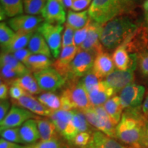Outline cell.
<instances>
[{
	"mask_svg": "<svg viewBox=\"0 0 148 148\" xmlns=\"http://www.w3.org/2000/svg\"><path fill=\"white\" fill-rule=\"evenodd\" d=\"M114 65L117 69L127 70L132 63L130 55L128 54L126 43L124 41L114 50L112 55Z\"/></svg>",
	"mask_w": 148,
	"mask_h": 148,
	"instance_id": "cell-23",
	"label": "cell"
},
{
	"mask_svg": "<svg viewBox=\"0 0 148 148\" xmlns=\"http://www.w3.org/2000/svg\"><path fill=\"white\" fill-rule=\"evenodd\" d=\"M92 2V0H72V5L71 9L75 12L84 10Z\"/></svg>",
	"mask_w": 148,
	"mask_h": 148,
	"instance_id": "cell-46",
	"label": "cell"
},
{
	"mask_svg": "<svg viewBox=\"0 0 148 148\" xmlns=\"http://www.w3.org/2000/svg\"><path fill=\"white\" fill-rule=\"evenodd\" d=\"M34 32H17L15 33L12 40L10 42L8 47L3 51L1 52L12 53L24 49L30 40Z\"/></svg>",
	"mask_w": 148,
	"mask_h": 148,
	"instance_id": "cell-24",
	"label": "cell"
},
{
	"mask_svg": "<svg viewBox=\"0 0 148 148\" xmlns=\"http://www.w3.org/2000/svg\"><path fill=\"white\" fill-rule=\"evenodd\" d=\"M138 28V25L129 16H116L103 25L101 43L108 50L116 49Z\"/></svg>",
	"mask_w": 148,
	"mask_h": 148,
	"instance_id": "cell-2",
	"label": "cell"
},
{
	"mask_svg": "<svg viewBox=\"0 0 148 148\" xmlns=\"http://www.w3.org/2000/svg\"><path fill=\"white\" fill-rule=\"evenodd\" d=\"M62 148H66V147H62Z\"/></svg>",
	"mask_w": 148,
	"mask_h": 148,
	"instance_id": "cell-56",
	"label": "cell"
},
{
	"mask_svg": "<svg viewBox=\"0 0 148 148\" xmlns=\"http://www.w3.org/2000/svg\"><path fill=\"white\" fill-rule=\"evenodd\" d=\"M33 146L34 148H60V142L56 138L48 140H41Z\"/></svg>",
	"mask_w": 148,
	"mask_h": 148,
	"instance_id": "cell-44",
	"label": "cell"
},
{
	"mask_svg": "<svg viewBox=\"0 0 148 148\" xmlns=\"http://www.w3.org/2000/svg\"><path fill=\"white\" fill-rule=\"evenodd\" d=\"M103 25L92 21L84 42L79 48L82 50L91 51L97 55L103 51V46L100 41V34Z\"/></svg>",
	"mask_w": 148,
	"mask_h": 148,
	"instance_id": "cell-14",
	"label": "cell"
},
{
	"mask_svg": "<svg viewBox=\"0 0 148 148\" xmlns=\"http://www.w3.org/2000/svg\"><path fill=\"white\" fill-rule=\"evenodd\" d=\"M66 82H68V85L62 92V94L69 99L75 110L79 109V110L82 111L92 106L88 92L84 87L82 79H70Z\"/></svg>",
	"mask_w": 148,
	"mask_h": 148,
	"instance_id": "cell-5",
	"label": "cell"
},
{
	"mask_svg": "<svg viewBox=\"0 0 148 148\" xmlns=\"http://www.w3.org/2000/svg\"><path fill=\"white\" fill-rule=\"evenodd\" d=\"M103 106L113 123L116 125H117L121 121L123 110L119 96L114 95L110 98Z\"/></svg>",
	"mask_w": 148,
	"mask_h": 148,
	"instance_id": "cell-22",
	"label": "cell"
},
{
	"mask_svg": "<svg viewBox=\"0 0 148 148\" xmlns=\"http://www.w3.org/2000/svg\"><path fill=\"white\" fill-rule=\"evenodd\" d=\"M142 6H143V10L145 11V12H148V0H144L143 2V4H142Z\"/></svg>",
	"mask_w": 148,
	"mask_h": 148,
	"instance_id": "cell-53",
	"label": "cell"
},
{
	"mask_svg": "<svg viewBox=\"0 0 148 148\" xmlns=\"http://www.w3.org/2000/svg\"><path fill=\"white\" fill-rule=\"evenodd\" d=\"M43 21L44 18L42 16L20 14L11 18L7 23L8 26L16 32H34Z\"/></svg>",
	"mask_w": 148,
	"mask_h": 148,
	"instance_id": "cell-12",
	"label": "cell"
},
{
	"mask_svg": "<svg viewBox=\"0 0 148 148\" xmlns=\"http://www.w3.org/2000/svg\"><path fill=\"white\" fill-rule=\"evenodd\" d=\"M78 51L79 47L75 45L62 48L58 59L53 62L52 64L53 67L63 76L66 81L69 74L70 64L75 58Z\"/></svg>",
	"mask_w": 148,
	"mask_h": 148,
	"instance_id": "cell-15",
	"label": "cell"
},
{
	"mask_svg": "<svg viewBox=\"0 0 148 148\" xmlns=\"http://www.w3.org/2000/svg\"><path fill=\"white\" fill-rule=\"evenodd\" d=\"M82 111V110H81ZM88 123L110 137L116 136V126L103 106H90L82 110Z\"/></svg>",
	"mask_w": 148,
	"mask_h": 148,
	"instance_id": "cell-4",
	"label": "cell"
},
{
	"mask_svg": "<svg viewBox=\"0 0 148 148\" xmlns=\"http://www.w3.org/2000/svg\"><path fill=\"white\" fill-rule=\"evenodd\" d=\"M138 66L142 75L148 77V50L140 52L138 56Z\"/></svg>",
	"mask_w": 148,
	"mask_h": 148,
	"instance_id": "cell-41",
	"label": "cell"
},
{
	"mask_svg": "<svg viewBox=\"0 0 148 148\" xmlns=\"http://www.w3.org/2000/svg\"><path fill=\"white\" fill-rule=\"evenodd\" d=\"M33 53L28 49H25V48L20 49V50H18L13 53V55L15 56V58L18 59L20 62H22L23 64H25V65L27 63L29 57Z\"/></svg>",
	"mask_w": 148,
	"mask_h": 148,
	"instance_id": "cell-45",
	"label": "cell"
},
{
	"mask_svg": "<svg viewBox=\"0 0 148 148\" xmlns=\"http://www.w3.org/2000/svg\"><path fill=\"white\" fill-rule=\"evenodd\" d=\"M15 33L4 22L0 23V45L3 51L6 49Z\"/></svg>",
	"mask_w": 148,
	"mask_h": 148,
	"instance_id": "cell-34",
	"label": "cell"
},
{
	"mask_svg": "<svg viewBox=\"0 0 148 148\" xmlns=\"http://www.w3.org/2000/svg\"><path fill=\"white\" fill-rule=\"evenodd\" d=\"M0 132H1V138L7 140V141L18 144L23 143L19 133V127L5 129L1 130Z\"/></svg>",
	"mask_w": 148,
	"mask_h": 148,
	"instance_id": "cell-36",
	"label": "cell"
},
{
	"mask_svg": "<svg viewBox=\"0 0 148 148\" xmlns=\"http://www.w3.org/2000/svg\"><path fill=\"white\" fill-rule=\"evenodd\" d=\"M27 94L28 93H27L20 86L15 84H11L10 89H9V95L13 100H18Z\"/></svg>",
	"mask_w": 148,
	"mask_h": 148,
	"instance_id": "cell-43",
	"label": "cell"
},
{
	"mask_svg": "<svg viewBox=\"0 0 148 148\" xmlns=\"http://www.w3.org/2000/svg\"><path fill=\"white\" fill-rule=\"evenodd\" d=\"M14 102L17 106L27 109L34 114H38L39 116H50L53 112L52 110L42 104L38 99H36L29 94L23 96L18 100H14Z\"/></svg>",
	"mask_w": 148,
	"mask_h": 148,
	"instance_id": "cell-17",
	"label": "cell"
},
{
	"mask_svg": "<svg viewBox=\"0 0 148 148\" xmlns=\"http://www.w3.org/2000/svg\"><path fill=\"white\" fill-rule=\"evenodd\" d=\"M90 138H91V136H90V135L88 132H79L74 138L73 141L75 145L84 147L89 143Z\"/></svg>",
	"mask_w": 148,
	"mask_h": 148,
	"instance_id": "cell-42",
	"label": "cell"
},
{
	"mask_svg": "<svg viewBox=\"0 0 148 148\" xmlns=\"http://www.w3.org/2000/svg\"><path fill=\"white\" fill-rule=\"evenodd\" d=\"M47 0H23L24 12L29 15H38L42 12Z\"/></svg>",
	"mask_w": 148,
	"mask_h": 148,
	"instance_id": "cell-32",
	"label": "cell"
},
{
	"mask_svg": "<svg viewBox=\"0 0 148 148\" xmlns=\"http://www.w3.org/2000/svg\"><path fill=\"white\" fill-rule=\"evenodd\" d=\"M0 65H1V81L6 83L7 84H8V83L11 84L18 77L23 76L22 74L9 64H0Z\"/></svg>",
	"mask_w": 148,
	"mask_h": 148,
	"instance_id": "cell-33",
	"label": "cell"
},
{
	"mask_svg": "<svg viewBox=\"0 0 148 148\" xmlns=\"http://www.w3.org/2000/svg\"><path fill=\"white\" fill-rule=\"evenodd\" d=\"M65 8H71L72 5V0H60Z\"/></svg>",
	"mask_w": 148,
	"mask_h": 148,
	"instance_id": "cell-51",
	"label": "cell"
},
{
	"mask_svg": "<svg viewBox=\"0 0 148 148\" xmlns=\"http://www.w3.org/2000/svg\"><path fill=\"white\" fill-rule=\"evenodd\" d=\"M115 70L112 57L108 53L103 51L96 55L92 71L100 79L106 77Z\"/></svg>",
	"mask_w": 148,
	"mask_h": 148,
	"instance_id": "cell-16",
	"label": "cell"
},
{
	"mask_svg": "<svg viewBox=\"0 0 148 148\" xmlns=\"http://www.w3.org/2000/svg\"><path fill=\"white\" fill-rule=\"evenodd\" d=\"M90 22H91V19H90L88 23L84 27H83L82 28L75 30V35H74V42H75V45L76 47H80V45H82L85 39H86L88 32V29H89Z\"/></svg>",
	"mask_w": 148,
	"mask_h": 148,
	"instance_id": "cell-39",
	"label": "cell"
},
{
	"mask_svg": "<svg viewBox=\"0 0 148 148\" xmlns=\"http://www.w3.org/2000/svg\"><path fill=\"white\" fill-rule=\"evenodd\" d=\"M145 88L142 85L132 82L121 90L120 100L125 110L140 108L143 103Z\"/></svg>",
	"mask_w": 148,
	"mask_h": 148,
	"instance_id": "cell-10",
	"label": "cell"
},
{
	"mask_svg": "<svg viewBox=\"0 0 148 148\" xmlns=\"http://www.w3.org/2000/svg\"><path fill=\"white\" fill-rule=\"evenodd\" d=\"M144 20H145V23L146 27L148 28V12H145V16H144Z\"/></svg>",
	"mask_w": 148,
	"mask_h": 148,
	"instance_id": "cell-54",
	"label": "cell"
},
{
	"mask_svg": "<svg viewBox=\"0 0 148 148\" xmlns=\"http://www.w3.org/2000/svg\"><path fill=\"white\" fill-rule=\"evenodd\" d=\"M27 47L33 54L43 55L50 58H52V54L47 42L43 36L37 31L34 33L31 38Z\"/></svg>",
	"mask_w": 148,
	"mask_h": 148,
	"instance_id": "cell-21",
	"label": "cell"
},
{
	"mask_svg": "<svg viewBox=\"0 0 148 148\" xmlns=\"http://www.w3.org/2000/svg\"><path fill=\"white\" fill-rule=\"evenodd\" d=\"M75 32V29L65 24V27H64L62 38V48L75 45V42H74Z\"/></svg>",
	"mask_w": 148,
	"mask_h": 148,
	"instance_id": "cell-38",
	"label": "cell"
},
{
	"mask_svg": "<svg viewBox=\"0 0 148 148\" xmlns=\"http://www.w3.org/2000/svg\"><path fill=\"white\" fill-rule=\"evenodd\" d=\"M10 101L6 100H1L0 102V121L5 117L10 110Z\"/></svg>",
	"mask_w": 148,
	"mask_h": 148,
	"instance_id": "cell-47",
	"label": "cell"
},
{
	"mask_svg": "<svg viewBox=\"0 0 148 148\" xmlns=\"http://www.w3.org/2000/svg\"><path fill=\"white\" fill-rule=\"evenodd\" d=\"M62 30L63 26L62 25H56L47 22L42 23L36 29L45 38L54 58H58L60 54Z\"/></svg>",
	"mask_w": 148,
	"mask_h": 148,
	"instance_id": "cell-7",
	"label": "cell"
},
{
	"mask_svg": "<svg viewBox=\"0 0 148 148\" xmlns=\"http://www.w3.org/2000/svg\"><path fill=\"white\" fill-rule=\"evenodd\" d=\"M145 147H148V121L146 123L145 132Z\"/></svg>",
	"mask_w": 148,
	"mask_h": 148,
	"instance_id": "cell-52",
	"label": "cell"
},
{
	"mask_svg": "<svg viewBox=\"0 0 148 148\" xmlns=\"http://www.w3.org/2000/svg\"><path fill=\"white\" fill-rule=\"evenodd\" d=\"M0 64H9L12 66L14 69H16L18 72L22 75H26L30 73L29 69L23 64L22 62H20L18 59L15 58L13 54L10 53L1 52V56H0Z\"/></svg>",
	"mask_w": 148,
	"mask_h": 148,
	"instance_id": "cell-30",
	"label": "cell"
},
{
	"mask_svg": "<svg viewBox=\"0 0 148 148\" xmlns=\"http://www.w3.org/2000/svg\"><path fill=\"white\" fill-rule=\"evenodd\" d=\"M88 10L90 19L101 25L121 14L116 0H92Z\"/></svg>",
	"mask_w": 148,
	"mask_h": 148,
	"instance_id": "cell-3",
	"label": "cell"
},
{
	"mask_svg": "<svg viewBox=\"0 0 148 148\" xmlns=\"http://www.w3.org/2000/svg\"><path fill=\"white\" fill-rule=\"evenodd\" d=\"M38 100L49 110L55 111L60 109L61 101L59 97L53 92H43L37 97Z\"/></svg>",
	"mask_w": 148,
	"mask_h": 148,
	"instance_id": "cell-31",
	"label": "cell"
},
{
	"mask_svg": "<svg viewBox=\"0 0 148 148\" xmlns=\"http://www.w3.org/2000/svg\"><path fill=\"white\" fill-rule=\"evenodd\" d=\"M141 110L144 115L145 116H148V95L146 96L145 100H144L143 104H142Z\"/></svg>",
	"mask_w": 148,
	"mask_h": 148,
	"instance_id": "cell-50",
	"label": "cell"
},
{
	"mask_svg": "<svg viewBox=\"0 0 148 148\" xmlns=\"http://www.w3.org/2000/svg\"><path fill=\"white\" fill-rule=\"evenodd\" d=\"M37 119L36 116L32 112L22 107L12 106L8 114L2 121H0V131L8 128L19 127L27 120Z\"/></svg>",
	"mask_w": 148,
	"mask_h": 148,
	"instance_id": "cell-11",
	"label": "cell"
},
{
	"mask_svg": "<svg viewBox=\"0 0 148 148\" xmlns=\"http://www.w3.org/2000/svg\"><path fill=\"white\" fill-rule=\"evenodd\" d=\"M40 89L44 91L54 92L64 86L66 79L53 67L47 68L33 73Z\"/></svg>",
	"mask_w": 148,
	"mask_h": 148,
	"instance_id": "cell-9",
	"label": "cell"
},
{
	"mask_svg": "<svg viewBox=\"0 0 148 148\" xmlns=\"http://www.w3.org/2000/svg\"><path fill=\"white\" fill-rule=\"evenodd\" d=\"M114 95H115V92L106 80H101L97 87L88 93L92 106H103V104Z\"/></svg>",
	"mask_w": 148,
	"mask_h": 148,
	"instance_id": "cell-18",
	"label": "cell"
},
{
	"mask_svg": "<svg viewBox=\"0 0 148 148\" xmlns=\"http://www.w3.org/2000/svg\"><path fill=\"white\" fill-rule=\"evenodd\" d=\"M23 148H34V146H33V145H29V146H26V147H24Z\"/></svg>",
	"mask_w": 148,
	"mask_h": 148,
	"instance_id": "cell-55",
	"label": "cell"
},
{
	"mask_svg": "<svg viewBox=\"0 0 148 148\" xmlns=\"http://www.w3.org/2000/svg\"><path fill=\"white\" fill-rule=\"evenodd\" d=\"M95 56V53L93 52L82 50L79 48L78 52L70 64L67 80L84 77L91 71Z\"/></svg>",
	"mask_w": 148,
	"mask_h": 148,
	"instance_id": "cell-8",
	"label": "cell"
},
{
	"mask_svg": "<svg viewBox=\"0 0 148 148\" xmlns=\"http://www.w3.org/2000/svg\"><path fill=\"white\" fill-rule=\"evenodd\" d=\"M23 146L20 145L18 143H12V142L7 141L3 138L0 139V148H23Z\"/></svg>",
	"mask_w": 148,
	"mask_h": 148,
	"instance_id": "cell-49",
	"label": "cell"
},
{
	"mask_svg": "<svg viewBox=\"0 0 148 148\" xmlns=\"http://www.w3.org/2000/svg\"><path fill=\"white\" fill-rule=\"evenodd\" d=\"M64 8L60 0H47L41 12L42 17L47 23L62 25L66 20Z\"/></svg>",
	"mask_w": 148,
	"mask_h": 148,
	"instance_id": "cell-13",
	"label": "cell"
},
{
	"mask_svg": "<svg viewBox=\"0 0 148 148\" xmlns=\"http://www.w3.org/2000/svg\"><path fill=\"white\" fill-rule=\"evenodd\" d=\"M12 84L20 86L29 95H37L42 92V90L38 86L36 79H35L34 75H31L30 73L18 77L15 80H14L11 84Z\"/></svg>",
	"mask_w": 148,
	"mask_h": 148,
	"instance_id": "cell-26",
	"label": "cell"
},
{
	"mask_svg": "<svg viewBox=\"0 0 148 148\" xmlns=\"http://www.w3.org/2000/svg\"><path fill=\"white\" fill-rule=\"evenodd\" d=\"M8 87L6 83L1 81L0 84V99L1 100H6L8 97Z\"/></svg>",
	"mask_w": 148,
	"mask_h": 148,
	"instance_id": "cell-48",
	"label": "cell"
},
{
	"mask_svg": "<svg viewBox=\"0 0 148 148\" xmlns=\"http://www.w3.org/2000/svg\"><path fill=\"white\" fill-rule=\"evenodd\" d=\"M72 123H73V125L75 126L78 133L87 132L88 130V124L89 123H88L86 116L82 111L74 110Z\"/></svg>",
	"mask_w": 148,
	"mask_h": 148,
	"instance_id": "cell-35",
	"label": "cell"
},
{
	"mask_svg": "<svg viewBox=\"0 0 148 148\" xmlns=\"http://www.w3.org/2000/svg\"><path fill=\"white\" fill-rule=\"evenodd\" d=\"M116 1L120 6L121 14H123L131 12L143 0H116Z\"/></svg>",
	"mask_w": 148,
	"mask_h": 148,
	"instance_id": "cell-40",
	"label": "cell"
},
{
	"mask_svg": "<svg viewBox=\"0 0 148 148\" xmlns=\"http://www.w3.org/2000/svg\"><path fill=\"white\" fill-rule=\"evenodd\" d=\"M147 121L140 108L125 110L116 126V136L121 141L134 147L145 146V126Z\"/></svg>",
	"mask_w": 148,
	"mask_h": 148,
	"instance_id": "cell-1",
	"label": "cell"
},
{
	"mask_svg": "<svg viewBox=\"0 0 148 148\" xmlns=\"http://www.w3.org/2000/svg\"><path fill=\"white\" fill-rule=\"evenodd\" d=\"M36 122L41 140H48L56 138L57 129L51 119L37 118Z\"/></svg>",
	"mask_w": 148,
	"mask_h": 148,
	"instance_id": "cell-28",
	"label": "cell"
},
{
	"mask_svg": "<svg viewBox=\"0 0 148 148\" xmlns=\"http://www.w3.org/2000/svg\"><path fill=\"white\" fill-rule=\"evenodd\" d=\"M0 1L1 9L8 17H14L24 12L23 0H0Z\"/></svg>",
	"mask_w": 148,
	"mask_h": 148,
	"instance_id": "cell-29",
	"label": "cell"
},
{
	"mask_svg": "<svg viewBox=\"0 0 148 148\" xmlns=\"http://www.w3.org/2000/svg\"><path fill=\"white\" fill-rule=\"evenodd\" d=\"M90 19L88 10L78 12L73 10H69L66 17V25L71 27L75 30H77L84 27Z\"/></svg>",
	"mask_w": 148,
	"mask_h": 148,
	"instance_id": "cell-25",
	"label": "cell"
},
{
	"mask_svg": "<svg viewBox=\"0 0 148 148\" xmlns=\"http://www.w3.org/2000/svg\"><path fill=\"white\" fill-rule=\"evenodd\" d=\"M101 80L102 79L98 78L95 74L92 71V69L84 77H83L82 79L83 84L88 93L97 87Z\"/></svg>",
	"mask_w": 148,
	"mask_h": 148,
	"instance_id": "cell-37",
	"label": "cell"
},
{
	"mask_svg": "<svg viewBox=\"0 0 148 148\" xmlns=\"http://www.w3.org/2000/svg\"><path fill=\"white\" fill-rule=\"evenodd\" d=\"M85 148H125L119 142L104 133L97 131L91 136L89 143Z\"/></svg>",
	"mask_w": 148,
	"mask_h": 148,
	"instance_id": "cell-19",
	"label": "cell"
},
{
	"mask_svg": "<svg viewBox=\"0 0 148 148\" xmlns=\"http://www.w3.org/2000/svg\"><path fill=\"white\" fill-rule=\"evenodd\" d=\"M53 63L51 58L46 56L32 54L25 64V66L29 71L36 72L50 67Z\"/></svg>",
	"mask_w": 148,
	"mask_h": 148,
	"instance_id": "cell-27",
	"label": "cell"
},
{
	"mask_svg": "<svg viewBox=\"0 0 148 148\" xmlns=\"http://www.w3.org/2000/svg\"><path fill=\"white\" fill-rule=\"evenodd\" d=\"M19 133L23 143H34L40 138L36 120L31 119L19 127Z\"/></svg>",
	"mask_w": 148,
	"mask_h": 148,
	"instance_id": "cell-20",
	"label": "cell"
},
{
	"mask_svg": "<svg viewBox=\"0 0 148 148\" xmlns=\"http://www.w3.org/2000/svg\"><path fill=\"white\" fill-rule=\"evenodd\" d=\"M132 63L127 70L115 69L106 77V82L114 90L115 94L121 92L127 85L134 82V71L138 65V56L136 53H130Z\"/></svg>",
	"mask_w": 148,
	"mask_h": 148,
	"instance_id": "cell-6",
	"label": "cell"
}]
</instances>
